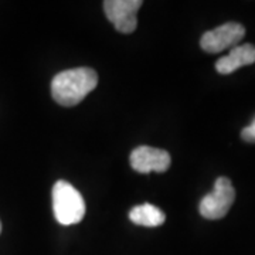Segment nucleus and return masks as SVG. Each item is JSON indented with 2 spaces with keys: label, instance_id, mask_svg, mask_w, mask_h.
<instances>
[{
  "label": "nucleus",
  "instance_id": "nucleus-1",
  "mask_svg": "<svg viewBox=\"0 0 255 255\" xmlns=\"http://www.w3.org/2000/svg\"><path fill=\"white\" fill-rule=\"evenodd\" d=\"M98 74L92 68L80 67L58 73L51 81V95L63 107H75L95 90Z\"/></svg>",
  "mask_w": 255,
  "mask_h": 255
},
{
  "label": "nucleus",
  "instance_id": "nucleus-2",
  "mask_svg": "<svg viewBox=\"0 0 255 255\" xmlns=\"http://www.w3.org/2000/svg\"><path fill=\"white\" fill-rule=\"evenodd\" d=\"M53 211L61 226L80 223L85 216L82 194L65 180H58L53 187Z\"/></svg>",
  "mask_w": 255,
  "mask_h": 255
},
{
  "label": "nucleus",
  "instance_id": "nucleus-3",
  "mask_svg": "<svg viewBox=\"0 0 255 255\" xmlns=\"http://www.w3.org/2000/svg\"><path fill=\"white\" fill-rule=\"evenodd\" d=\"M236 200V190L227 177H219L214 183V189L201 199L199 211L201 217L207 220H220L226 217Z\"/></svg>",
  "mask_w": 255,
  "mask_h": 255
},
{
  "label": "nucleus",
  "instance_id": "nucleus-4",
  "mask_svg": "<svg viewBox=\"0 0 255 255\" xmlns=\"http://www.w3.org/2000/svg\"><path fill=\"white\" fill-rule=\"evenodd\" d=\"M246 36V28L243 24L236 21H228L219 27L206 31L200 38L201 48L210 53L217 54L227 48L238 46V43Z\"/></svg>",
  "mask_w": 255,
  "mask_h": 255
},
{
  "label": "nucleus",
  "instance_id": "nucleus-5",
  "mask_svg": "<svg viewBox=\"0 0 255 255\" xmlns=\"http://www.w3.org/2000/svg\"><path fill=\"white\" fill-rule=\"evenodd\" d=\"M143 4L142 0H107L104 11L119 33H133L137 26V11Z\"/></svg>",
  "mask_w": 255,
  "mask_h": 255
},
{
  "label": "nucleus",
  "instance_id": "nucleus-6",
  "mask_svg": "<svg viewBox=\"0 0 255 255\" xmlns=\"http://www.w3.org/2000/svg\"><path fill=\"white\" fill-rule=\"evenodd\" d=\"M129 160L133 170L143 174L150 172L163 173L170 167L172 163V157L169 152L152 146H139L133 149Z\"/></svg>",
  "mask_w": 255,
  "mask_h": 255
},
{
  "label": "nucleus",
  "instance_id": "nucleus-7",
  "mask_svg": "<svg viewBox=\"0 0 255 255\" xmlns=\"http://www.w3.org/2000/svg\"><path fill=\"white\" fill-rule=\"evenodd\" d=\"M255 63V46L246 43V44H238L230 50V53L224 57L219 58L216 63L217 73L227 75L237 71L238 68L251 65Z\"/></svg>",
  "mask_w": 255,
  "mask_h": 255
},
{
  "label": "nucleus",
  "instance_id": "nucleus-8",
  "mask_svg": "<svg viewBox=\"0 0 255 255\" xmlns=\"http://www.w3.org/2000/svg\"><path fill=\"white\" fill-rule=\"evenodd\" d=\"M129 219L133 224L143 227H159L166 220V216L162 210L150 203H143L140 206H135L129 211Z\"/></svg>",
  "mask_w": 255,
  "mask_h": 255
},
{
  "label": "nucleus",
  "instance_id": "nucleus-9",
  "mask_svg": "<svg viewBox=\"0 0 255 255\" xmlns=\"http://www.w3.org/2000/svg\"><path fill=\"white\" fill-rule=\"evenodd\" d=\"M241 137L246 140V142H250V143H255V118L253 121V124L250 127L244 128L241 130Z\"/></svg>",
  "mask_w": 255,
  "mask_h": 255
},
{
  "label": "nucleus",
  "instance_id": "nucleus-10",
  "mask_svg": "<svg viewBox=\"0 0 255 255\" xmlns=\"http://www.w3.org/2000/svg\"><path fill=\"white\" fill-rule=\"evenodd\" d=\"M0 233H1V223H0Z\"/></svg>",
  "mask_w": 255,
  "mask_h": 255
}]
</instances>
